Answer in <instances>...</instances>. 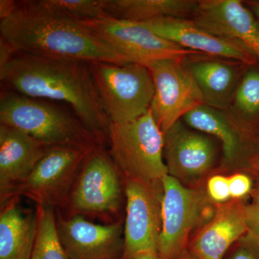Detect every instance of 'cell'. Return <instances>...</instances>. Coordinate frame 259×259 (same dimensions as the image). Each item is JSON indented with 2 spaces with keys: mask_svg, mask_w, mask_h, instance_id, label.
Listing matches in <instances>:
<instances>
[{
  "mask_svg": "<svg viewBox=\"0 0 259 259\" xmlns=\"http://www.w3.org/2000/svg\"><path fill=\"white\" fill-rule=\"evenodd\" d=\"M129 259H161L157 251H146L133 255Z\"/></svg>",
  "mask_w": 259,
  "mask_h": 259,
  "instance_id": "f1b7e54d",
  "label": "cell"
},
{
  "mask_svg": "<svg viewBox=\"0 0 259 259\" xmlns=\"http://www.w3.org/2000/svg\"><path fill=\"white\" fill-rule=\"evenodd\" d=\"M248 8H249L250 11L252 12L255 18L259 22V0H255V1H247L245 2Z\"/></svg>",
  "mask_w": 259,
  "mask_h": 259,
  "instance_id": "f546056e",
  "label": "cell"
},
{
  "mask_svg": "<svg viewBox=\"0 0 259 259\" xmlns=\"http://www.w3.org/2000/svg\"><path fill=\"white\" fill-rule=\"evenodd\" d=\"M80 23L123 56L129 64L148 68L159 61L185 59L202 54L158 36L142 23L119 20L107 15Z\"/></svg>",
  "mask_w": 259,
  "mask_h": 259,
  "instance_id": "52a82bcc",
  "label": "cell"
},
{
  "mask_svg": "<svg viewBox=\"0 0 259 259\" xmlns=\"http://www.w3.org/2000/svg\"><path fill=\"white\" fill-rule=\"evenodd\" d=\"M183 120L189 127L221 141L225 168H254L259 163L256 137L250 126L238 120L228 110L202 104L186 114Z\"/></svg>",
  "mask_w": 259,
  "mask_h": 259,
  "instance_id": "30bf717a",
  "label": "cell"
},
{
  "mask_svg": "<svg viewBox=\"0 0 259 259\" xmlns=\"http://www.w3.org/2000/svg\"><path fill=\"white\" fill-rule=\"evenodd\" d=\"M195 0H102L105 14L119 20L144 23L163 18H192Z\"/></svg>",
  "mask_w": 259,
  "mask_h": 259,
  "instance_id": "44dd1931",
  "label": "cell"
},
{
  "mask_svg": "<svg viewBox=\"0 0 259 259\" xmlns=\"http://www.w3.org/2000/svg\"><path fill=\"white\" fill-rule=\"evenodd\" d=\"M231 199L240 200L252 189V181L249 177L243 173H236L228 177Z\"/></svg>",
  "mask_w": 259,
  "mask_h": 259,
  "instance_id": "4316f807",
  "label": "cell"
},
{
  "mask_svg": "<svg viewBox=\"0 0 259 259\" xmlns=\"http://www.w3.org/2000/svg\"><path fill=\"white\" fill-rule=\"evenodd\" d=\"M228 111L250 126L259 115V70L248 68L240 79Z\"/></svg>",
  "mask_w": 259,
  "mask_h": 259,
  "instance_id": "cb8c5ba5",
  "label": "cell"
},
{
  "mask_svg": "<svg viewBox=\"0 0 259 259\" xmlns=\"http://www.w3.org/2000/svg\"><path fill=\"white\" fill-rule=\"evenodd\" d=\"M2 83L9 91L67 105L88 128L107 140L110 119L96 84L91 64L15 52L0 67Z\"/></svg>",
  "mask_w": 259,
  "mask_h": 259,
  "instance_id": "6da1fadb",
  "label": "cell"
},
{
  "mask_svg": "<svg viewBox=\"0 0 259 259\" xmlns=\"http://www.w3.org/2000/svg\"><path fill=\"white\" fill-rule=\"evenodd\" d=\"M177 259H195L194 258L193 256H192V254L190 253V251H186L184 252L183 253H182V255H180L179 258H177Z\"/></svg>",
  "mask_w": 259,
  "mask_h": 259,
  "instance_id": "4dcf8cb0",
  "label": "cell"
},
{
  "mask_svg": "<svg viewBox=\"0 0 259 259\" xmlns=\"http://www.w3.org/2000/svg\"><path fill=\"white\" fill-rule=\"evenodd\" d=\"M209 198L214 203L222 204L231 199L229 180L223 175H214L207 182L206 190Z\"/></svg>",
  "mask_w": 259,
  "mask_h": 259,
  "instance_id": "d4e9b609",
  "label": "cell"
},
{
  "mask_svg": "<svg viewBox=\"0 0 259 259\" xmlns=\"http://www.w3.org/2000/svg\"><path fill=\"white\" fill-rule=\"evenodd\" d=\"M161 228L157 252L161 259H177L184 252L191 233L204 226L215 209L207 192L192 188L166 175L161 180Z\"/></svg>",
  "mask_w": 259,
  "mask_h": 259,
  "instance_id": "8992f818",
  "label": "cell"
},
{
  "mask_svg": "<svg viewBox=\"0 0 259 259\" xmlns=\"http://www.w3.org/2000/svg\"><path fill=\"white\" fill-rule=\"evenodd\" d=\"M93 150L68 146L49 148L30 175L15 186L6 197L23 194L40 206L52 207L67 193Z\"/></svg>",
  "mask_w": 259,
  "mask_h": 259,
  "instance_id": "9c48e42d",
  "label": "cell"
},
{
  "mask_svg": "<svg viewBox=\"0 0 259 259\" xmlns=\"http://www.w3.org/2000/svg\"><path fill=\"white\" fill-rule=\"evenodd\" d=\"M59 239L70 259H114L122 245L120 223L94 224L76 214L68 220L59 216Z\"/></svg>",
  "mask_w": 259,
  "mask_h": 259,
  "instance_id": "9a60e30c",
  "label": "cell"
},
{
  "mask_svg": "<svg viewBox=\"0 0 259 259\" xmlns=\"http://www.w3.org/2000/svg\"><path fill=\"white\" fill-rule=\"evenodd\" d=\"M255 202H259V183L255 192Z\"/></svg>",
  "mask_w": 259,
  "mask_h": 259,
  "instance_id": "1f68e13d",
  "label": "cell"
},
{
  "mask_svg": "<svg viewBox=\"0 0 259 259\" xmlns=\"http://www.w3.org/2000/svg\"><path fill=\"white\" fill-rule=\"evenodd\" d=\"M199 27L238 44L259 62V22L240 0H200L192 16Z\"/></svg>",
  "mask_w": 259,
  "mask_h": 259,
  "instance_id": "5bb4252c",
  "label": "cell"
},
{
  "mask_svg": "<svg viewBox=\"0 0 259 259\" xmlns=\"http://www.w3.org/2000/svg\"><path fill=\"white\" fill-rule=\"evenodd\" d=\"M2 38L15 52L93 62L129 64L80 22L31 13L14 5L0 20Z\"/></svg>",
  "mask_w": 259,
  "mask_h": 259,
  "instance_id": "7a4b0ae2",
  "label": "cell"
},
{
  "mask_svg": "<svg viewBox=\"0 0 259 259\" xmlns=\"http://www.w3.org/2000/svg\"><path fill=\"white\" fill-rule=\"evenodd\" d=\"M215 144L207 134L178 121L163 135V157L168 175L194 186L214 166Z\"/></svg>",
  "mask_w": 259,
  "mask_h": 259,
  "instance_id": "4fadbf2b",
  "label": "cell"
},
{
  "mask_svg": "<svg viewBox=\"0 0 259 259\" xmlns=\"http://www.w3.org/2000/svg\"><path fill=\"white\" fill-rule=\"evenodd\" d=\"M36 238L30 259H70L61 244L54 209L40 206Z\"/></svg>",
  "mask_w": 259,
  "mask_h": 259,
  "instance_id": "603a6c76",
  "label": "cell"
},
{
  "mask_svg": "<svg viewBox=\"0 0 259 259\" xmlns=\"http://www.w3.org/2000/svg\"><path fill=\"white\" fill-rule=\"evenodd\" d=\"M117 167L102 146L95 148L83 162L71 195L76 213L115 212L120 206L121 187Z\"/></svg>",
  "mask_w": 259,
  "mask_h": 259,
  "instance_id": "7c38bea8",
  "label": "cell"
},
{
  "mask_svg": "<svg viewBox=\"0 0 259 259\" xmlns=\"http://www.w3.org/2000/svg\"><path fill=\"white\" fill-rule=\"evenodd\" d=\"M142 24L158 36L188 50L249 66L256 64V59L243 47L205 31L192 19L163 18Z\"/></svg>",
  "mask_w": 259,
  "mask_h": 259,
  "instance_id": "2e32d148",
  "label": "cell"
},
{
  "mask_svg": "<svg viewBox=\"0 0 259 259\" xmlns=\"http://www.w3.org/2000/svg\"><path fill=\"white\" fill-rule=\"evenodd\" d=\"M256 141H257V147H258V151L259 154V135L258 136H256Z\"/></svg>",
  "mask_w": 259,
  "mask_h": 259,
  "instance_id": "836d02e7",
  "label": "cell"
},
{
  "mask_svg": "<svg viewBox=\"0 0 259 259\" xmlns=\"http://www.w3.org/2000/svg\"><path fill=\"white\" fill-rule=\"evenodd\" d=\"M185 61L200 90L204 104L221 110H229L237 85L251 66L203 54L188 56Z\"/></svg>",
  "mask_w": 259,
  "mask_h": 259,
  "instance_id": "ac0fdd59",
  "label": "cell"
},
{
  "mask_svg": "<svg viewBox=\"0 0 259 259\" xmlns=\"http://www.w3.org/2000/svg\"><path fill=\"white\" fill-rule=\"evenodd\" d=\"M185 59L159 61L148 67L154 84L150 111L163 135L186 114L204 104Z\"/></svg>",
  "mask_w": 259,
  "mask_h": 259,
  "instance_id": "ba28073f",
  "label": "cell"
},
{
  "mask_svg": "<svg viewBox=\"0 0 259 259\" xmlns=\"http://www.w3.org/2000/svg\"><path fill=\"white\" fill-rule=\"evenodd\" d=\"M245 212L248 233L259 238V202L245 206Z\"/></svg>",
  "mask_w": 259,
  "mask_h": 259,
  "instance_id": "83f0119b",
  "label": "cell"
},
{
  "mask_svg": "<svg viewBox=\"0 0 259 259\" xmlns=\"http://www.w3.org/2000/svg\"><path fill=\"white\" fill-rule=\"evenodd\" d=\"M228 259H259V238L247 233L237 242Z\"/></svg>",
  "mask_w": 259,
  "mask_h": 259,
  "instance_id": "484cf974",
  "label": "cell"
},
{
  "mask_svg": "<svg viewBox=\"0 0 259 259\" xmlns=\"http://www.w3.org/2000/svg\"><path fill=\"white\" fill-rule=\"evenodd\" d=\"M125 194V258L142 252L157 251L161 228V181L146 183L127 180Z\"/></svg>",
  "mask_w": 259,
  "mask_h": 259,
  "instance_id": "8fae6325",
  "label": "cell"
},
{
  "mask_svg": "<svg viewBox=\"0 0 259 259\" xmlns=\"http://www.w3.org/2000/svg\"><path fill=\"white\" fill-rule=\"evenodd\" d=\"M110 156L127 180L160 182L168 175L163 157V134L151 111L131 122L110 124Z\"/></svg>",
  "mask_w": 259,
  "mask_h": 259,
  "instance_id": "277c9868",
  "label": "cell"
},
{
  "mask_svg": "<svg viewBox=\"0 0 259 259\" xmlns=\"http://www.w3.org/2000/svg\"><path fill=\"white\" fill-rule=\"evenodd\" d=\"M38 215L25 214L14 203L0 214V259H30L36 238Z\"/></svg>",
  "mask_w": 259,
  "mask_h": 259,
  "instance_id": "ffe728a7",
  "label": "cell"
},
{
  "mask_svg": "<svg viewBox=\"0 0 259 259\" xmlns=\"http://www.w3.org/2000/svg\"><path fill=\"white\" fill-rule=\"evenodd\" d=\"M90 64L97 91L111 123L131 122L148 112L154 84L147 67L134 63Z\"/></svg>",
  "mask_w": 259,
  "mask_h": 259,
  "instance_id": "5b68a950",
  "label": "cell"
},
{
  "mask_svg": "<svg viewBox=\"0 0 259 259\" xmlns=\"http://www.w3.org/2000/svg\"><path fill=\"white\" fill-rule=\"evenodd\" d=\"M245 204L240 200L220 204L212 217L191 242L195 259H223L232 245L248 233Z\"/></svg>",
  "mask_w": 259,
  "mask_h": 259,
  "instance_id": "e0dca14e",
  "label": "cell"
},
{
  "mask_svg": "<svg viewBox=\"0 0 259 259\" xmlns=\"http://www.w3.org/2000/svg\"><path fill=\"white\" fill-rule=\"evenodd\" d=\"M254 168L255 171L258 172V175H259V163H257V164L255 165V166H254V168Z\"/></svg>",
  "mask_w": 259,
  "mask_h": 259,
  "instance_id": "d6a6232c",
  "label": "cell"
},
{
  "mask_svg": "<svg viewBox=\"0 0 259 259\" xmlns=\"http://www.w3.org/2000/svg\"><path fill=\"white\" fill-rule=\"evenodd\" d=\"M15 4L31 13L76 22L88 21L106 15L102 0H27L15 2Z\"/></svg>",
  "mask_w": 259,
  "mask_h": 259,
  "instance_id": "7402d4cb",
  "label": "cell"
},
{
  "mask_svg": "<svg viewBox=\"0 0 259 259\" xmlns=\"http://www.w3.org/2000/svg\"><path fill=\"white\" fill-rule=\"evenodd\" d=\"M0 122L23 131L49 148L94 149L103 142L74 112L53 102L9 90L1 94Z\"/></svg>",
  "mask_w": 259,
  "mask_h": 259,
  "instance_id": "3957f363",
  "label": "cell"
},
{
  "mask_svg": "<svg viewBox=\"0 0 259 259\" xmlns=\"http://www.w3.org/2000/svg\"><path fill=\"white\" fill-rule=\"evenodd\" d=\"M49 148L23 131L0 124L2 200L30 175Z\"/></svg>",
  "mask_w": 259,
  "mask_h": 259,
  "instance_id": "d6986e66",
  "label": "cell"
}]
</instances>
